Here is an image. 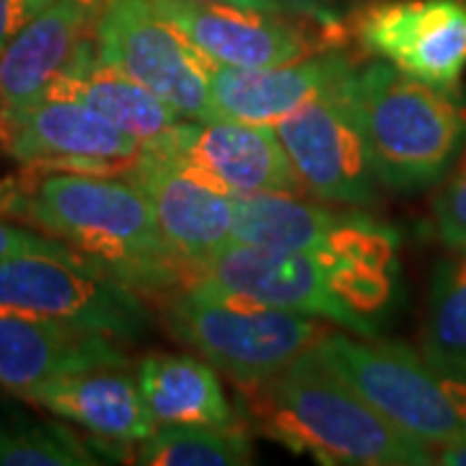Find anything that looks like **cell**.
<instances>
[{"label": "cell", "mask_w": 466, "mask_h": 466, "mask_svg": "<svg viewBox=\"0 0 466 466\" xmlns=\"http://www.w3.org/2000/svg\"><path fill=\"white\" fill-rule=\"evenodd\" d=\"M0 213L81 251L135 290L161 293L192 280L168 249L146 192L127 177L29 171L0 184Z\"/></svg>", "instance_id": "6da1fadb"}, {"label": "cell", "mask_w": 466, "mask_h": 466, "mask_svg": "<svg viewBox=\"0 0 466 466\" xmlns=\"http://www.w3.org/2000/svg\"><path fill=\"white\" fill-rule=\"evenodd\" d=\"M241 422L321 464L425 466L435 449L404 433L306 352L278 376L236 386Z\"/></svg>", "instance_id": "7a4b0ae2"}, {"label": "cell", "mask_w": 466, "mask_h": 466, "mask_svg": "<svg viewBox=\"0 0 466 466\" xmlns=\"http://www.w3.org/2000/svg\"><path fill=\"white\" fill-rule=\"evenodd\" d=\"M228 299L251 300L303 317L327 319L345 332L376 337L397 299L394 275L306 251L233 244L210 259L192 283Z\"/></svg>", "instance_id": "3957f363"}, {"label": "cell", "mask_w": 466, "mask_h": 466, "mask_svg": "<svg viewBox=\"0 0 466 466\" xmlns=\"http://www.w3.org/2000/svg\"><path fill=\"white\" fill-rule=\"evenodd\" d=\"M348 91L386 189H428L464 150L466 101L459 88L422 84L379 60L355 67Z\"/></svg>", "instance_id": "277c9868"}, {"label": "cell", "mask_w": 466, "mask_h": 466, "mask_svg": "<svg viewBox=\"0 0 466 466\" xmlns=\"http://www.w3.org/2000/svg\"><path fill=\"white\" fill-rule=\"evenodd\" d=\"M164 319L174 339L198 352L233 386L278 376L329 332L317 317L218 296L198 285L179 288Z\"/></svg>", "instance_id": "5b68a950"}, {"label": "cell", "mask_w": 466, "mask_h": 466, "mask_svg": "<svg viewBox=\"0 0 466 466\" xmlns=\"http://www.w3.org/2000/svg\"><path fill=\"white\" fill-rule=\"evenodd\" d=\"M311 355L379 415L433 449L466 431L464 376L438 373L401 342L327 332Z\"/></svg>", "instance_id": "8992f818"}, {"label": "cell", "mask_w": 466, "mask_h": 466, "mask_svg": "<svg viewBox=\"0 0 466 466\" xmlns=\"http://www.w3.org/2000/svg\"><path fill=\"white\" fill-rule=\"evenodd\" d=\"M0 311L66 321L119 342L143 339L153 324L135 288L76 249L21 254L0 262Z\"/></svg>", "instance_id": "52a82bcc"}, {"label": "cell", "mask_w": 466, "mask_h": 466, "mask_svg": "<svg viewBox=\"0 0 466 466\" xmlns=\"http://www.w3.org/2000/svg\"><path fill=\"white\" fill-rule=\"evenodd\" d=\"M94 45L106 66L146 86L182 116L213 119L208 84L213 63L150 0H101Z\"/></svg>", "instance_id": "ba28073f"}, {"label": "cell", "mask_w": 466, "mask_h": 466, "mask_svg": "<svg viewBox=\"0 0 466 466\" xmlns=\"http://www.w3.org/2000/svg\"><path fill=\"white\" fill-rule=\"evenodd\" d=\"M352 70L299 112L283 116L275 133L303 192H311L321 202L373 208L381 200V182L350 101Z\"/></svg>", "instance_id": "9c48e42d"}, {"label": "cell", "mask_w": 466, "mask_h": 466, "mask_svg": "<svg viewBox=\"0 0 466 466\" xmlns=\"http://www.w3.org/2000/svg\"><path fill=\"white\" fill-rule=\"evenodd\" d=\"M233 244L306 251L352 265L400 267V236L363 213L329 210L299 195H236Z\"/></svg>", "instance_id": "30bf717a"}, {"label": "cell", "mask_w": 466, "mask_h": 466, "mask_svg": "<svg viewBox=\"0 0 466 466\" xmlns=\"http://www.w3.org/2000/svg\"><path fill=\"white\" fill-rule=\"evenodd\" d=\"M350 18L368 55L422 84L459 88L466 70V0H368Z\"/></svg>", "instance_id": "8fae6325"}, {"label": "cell", "mask_w": 466, "mask_h": 466, "mask_svg": "<svg viewBox=\"0 0 466 466\" xmlns=\"http://www.w3.org/2000/svg\"><path fill=\"white\" fill-rule=\"evenodd\" d=\"M143 148L161 153L202 182L231 195L303 192L280 137L275 127L267 125L233 119H179Z\"/></svg>", "instance_id": "7c38bea8"}, {"label": "cell", "mask_w": 466, "mask_h": 466, "mask_svg": "<svg viewBox=\"0 0 466 466\" xmlns=\"http://www.w3.org/2000/svg\"><path fill=\"white\" fill-rule=\"evenodd\" d=\"M0 148L29 171L125 177L143 143L81 101L42 99L5 122Z\"/></svg>", "instance_id": "4fadbf2b"}, {"label": "cell", "mask_w": 466, "mask_h": 466, "mask_svg": "<svg viewBox=\"0 0 466 466\" xmlns=\"http://www.w3.org/2000/svg\"><path fill=\"white\" fill-rule=\"evenodd\" d=\"M184 39L210 63L226 67H269L329 50L332 36L309 32L306 18L254 11L210 0H150Z\"/></svg>", "instance_id": "5bb4252c"}, {"label": "cell", "mask_w": 466, "mask_h": 466, "mask_svg": "<svg viewBox=\"0 0 466 466\" xmlns=\"http://www.w3.org/2000/svg\"><path fill=\"white\" fill-rule=\"evenodd\" d=\"M125 177L146 192L168 249L189 269V278L233 247L236 195L202 182L148 148H140Z\"/></svg>", "instance_id": "9a60e30c"}, {"label": "cell", "mask_w": 466, "mask_h": 466, "mask_svg": "<svg viewBox=\"0 0 466 466\" xmlns=\"http://www.w3.org/2000/svg\"><path fill=\"white\" fill-rule=\"evenodd\" d=\"M116 337L86 327L0 311V389L26 394L39 383L96 368H127Z\"/></svg>", "instance_id": "2e32d148"}, {"label": "cell", "mask_w": 466, "mask_h": 466, "mask_svg": "<svg viewBox=\"0 0 466 466\" xmlns=\"http://www.w3.org/2000/svg\"><path fill=\"white\" fill-rule=\"evenodd\" d=\"M355 63L345 52L321 50L296 63L269 67L210 66V106L213 119L275 127L283 116L342 81Z\"/></svg>", "instance_id": "e0dca14e"}, {"label": "cell", "mask_w": 466, "mask_h": 466, "mask_svg": "<svg viewBox=\"0 0 466 466\" xmlns=\"http://www.w3.org/2000/svg\"><path fill=\"white\" fill-rule=\"evenodd\" d=\"M101 0H55L0 50V133L21 109L47 96L50 86L94 32Z\"/></svg>", "instance_id": "ac0fdd59"}, {"label": "cell", "mask_w": 466, "mask_h": 466, "mask_svg": "<svg viewBox=\"0 0 466 466\" xmlns=\"http://www.w3.org/2000/svg\"><path fill=\"white\" fill-rule=\"evenodd\" d=\"M21 400L84 428L101 441L140 443L156 431L137 376H130L125 368H96L50 379L21 394Z\"/></svg>", "instance_id": "d6986e66"}, {"label": "cell", "mask_w": 466, "mask_h": 466, "mask_svg": "<svg viewBox=\"0 0 466 466\" xmlns=\"http://www.w3.org/2000/svg\"><path fill=\"white\" fill-rule=\"evenodd\" d=\"M45 99L81 101L109 122H115L119 130L133 135L143 146L184 119L174 106L158 99L146 86L135 84L116 67L106 66L96 52L94 32L86 36L76 55L67 60Z\"/></svg>", "instance_id": "ffe728a7"}, {"label": "cell", "mask_w": 466, "mask_h": 466, "mask_svg": "<svg viewBox=\"0 0 466 466\" xmlns=\"http://www.w3.org/2000/svg\"><path fill=\"white\" fill-rule=\"evenodd\" d=\"M137 386L156 425H244L200 355H148L137 366Z\"/></svg>", "instance_id": "44dd1931"}, {"label": "cell", "mask_w": 466, "mask_h": 466, "mask_svg": "<svg viewBox=\"0 0 466 466\" xmlns=\"http://www.w3.org/2000/svg\"><path fill=\"white\" fill-rule=\"evenodd\" d=\"M422 358L438 373L466 379V244L446 247L433 269Z\"/></svg>", "instance_id": "7402d4cb"}, {"label": "cell", "mask_w": 466, "mask_h": 466, "mask_svg": "<svg viewBox=\"0 0 466 466\" xmlns=\"http://www.w3.org/2000/svg\"><path fill=\"white\" fill-rule=\"evenodd\" d=\"M135 456L146 466H244L254 449L244 425H156Z\"/></svg>", "instance_id": "603a6c76"}, {"label": "cell", "mask_w": 466, "mask_h": 466, "mask_svg": "<svg viewBox=\"0 0 466 466\" xmlns=\"http://www.w3.org/2000/svg\"><path fill=\"white\" fill-rule=\"evenodd\" d=\"M106 461L63 422L0 412V466H94Z\"/></svg>", "instance_id": "cb8c5ba5"}, {"label": "cell", "mask_w": 466, "mask_h": 466, "mask_svg": "<svg viewBox=\"0 0 466 466\" xmlns=\"http://www.w3.org/2000/svg\"><path fill=\"white\" fill-rule=\"evenodd\" d=\"M433 200L435 236L446 244H466V146L441 179Z\"/></svg>", "instance_id": "d4e9b609"}, {"label": "cell", "mask_w": 466, "mask_h": 466, "mask_svg": "<svg viewBox=\"0 0 466 466\" xmlns=\"http://www.w3.org/2000/svg\"><path fill=\"white\" fill-rule=\"evenodd\" d=\"M290 16L317 24L321 32L342 36V26L368 0H278Z\"/></svg>", "instance_id": "484cf974"}, {"label": "cell", "mask_w": 466, "mask_h": 466, "mask_svg": "<svg viewBox=\"0 0 466 466\" xmlns=\"http://www.w3.org/2000/svg\"><path fill=\"white\" fill-rule=\"evenodd\" d=\"M63 251L73 249L47 233L26 231L16 223L0 218V262L21 257V254H63Z\"/></svg>", "instance_id": "4316f807"}, {"label": "cell", "mask_w": 466, "mask_h": 466, "mask_svg": "<svg viewBox=\"0 0 466 466\" xmlns=\"http://www.w3.org/2000/svg\"><path fill=\"white\" fill-rule=\"evenodd\" d=\"M36 16L29 0H0V50Z\"/></svg>", "instance_id": "83f0119b"}, {"label": "cell", "mask_w": 466, "mask_h": 466, "mask_svg": "<svg viewBox=\"0 0 466 466\" xmlns=\"http://www.w3.org/2000/svg\"><path fill=\"white\" fill-rule=\"evenodd\" d=\"M435 464L466 466V431L446 443L435 446Z\"/></svg>", "instance_id": "f1b7e54d"}, {"label": "cell", "mask_w": 466, "mask_h": 466, "mask_svg": "<svg viewBox=\"0 0 466 466\" xmlns=\"http://www.w3.org/2000/svg\"><path fill=\"white\" fill-rule=\"evenodd\" d=\"M210 3H228V5H241V8H254V11H269V14H288L278 0H210Z\"/></svg>", "instance_id": "f546056e"}, {"label": "cell", "mask_w": 466, "mask_h": 466, "mask_svg": "<svg viewBox=\"0 0 466 466\" xmlns=\"http://www.w3.org/2000/svg\"><path fill=\"white\" fill-rule=\"evenodd\" d=\"M29 3H32V5H34V11H36V14H39V11H42V8H47V5H52V3H55V0H29Z\"/></svg>", "instance_id": "4dcf8cb0"}]
</instances>
